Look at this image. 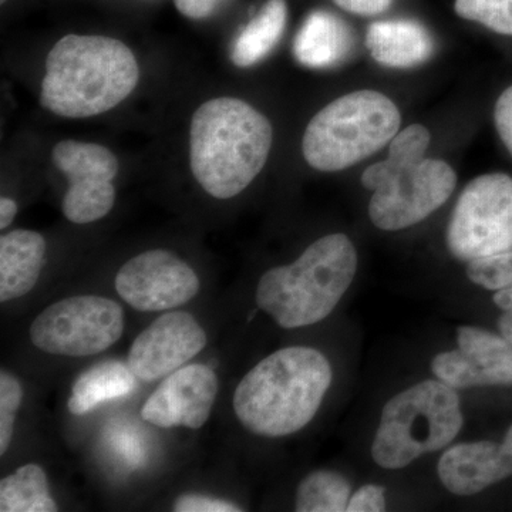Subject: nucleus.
<instances>
[{
  "mask_svg": "<svg viewBox=\"0 0 512 512\" xmlns=\"http://www.w3.org/2000/svg\"><path fill=\"white\" fill-rule=\"evenodd\" d=\"M332 377L328 357L319 350H276L242 377L232 399L234 412L256 436H291L316 416Z\"/></svg>",
  "mask_w": 512,
  "mask_h": 512,
  "instance_id": "f257e3e1",
  "label": "nucleus"
},
{
  "mask_svg": "<svg viewBox=\"0 0 512 512\" xmlns=\"http://www.w3.org/2000/svg\"><path fill=\"white\" fill-rule=\"evenodd\" d=\"M138 80L136 56L120 40L67 35L47 55L40 104L56 116L87 119L123 103Z\"/></svg>",
  "mask_w": 512,
  "mask_h": 512,
  "instance_id": "f03ea898",
  "label": "nucleus"
},
{
  "mask_svg": "<svg viewBox=\"0 0 512 512\" xmlns=\"http://www.w3.org/2000/svg\"><path fill=\"white\" fill-rule=\"evenodd\" d=\"M274 130L247 101L218 97L201 104L190 127L192 175L217 200L237 197L258 177Z\"/></svg>",
  "mask_w": 512,
  "mask_h": 512,
  "instance_id": "7ed1b4c3",
  "label": "nucleus"
},
{
  "mask_svg": "<svg viewBox=\"0 0 512 512\" xmlns=\"http://www.w3.org/2000/svg\"><path fill=\"white\" fill-rule=\"evenodd\" d=\"M430 131L421 124L399 131L390 141L389 156L369 165L362 185L373 195L369 217L383 231H400L426 220L446 204L457 174L443 160L427 158Z\"/></svg>",
  "mask_w": 512,
  "mask_h": 512,
  "instance_id": "20e7f679",
  "label": "nucleus"
},
{
  "mask_svg": "<svg viewBox=\"0 0 512 512\" xmlns=\"http://www.w3.org/2000/svg\"><path fill=\"white\" fill-rule=\"evenodd\" d=\"M357 271V252L343 234L306 248L291 265L269 269L256 286V303L284 329L305 328L328 318Z\"/></svg>",
  "mask_w": 512,
  "mask_h": 512,
  "instance_id": "39448f33",
  "label": "nucleus"
},
{
  "mask_svg": "<svg viewBox=\"0 0 512 512\" xmlns=\"http://www.w3.org/2000/svg\"><path fill=\"white\" fill-rule=\"evenodd\" d=\"M400 124V111L386 94L375 90L345 94L309 121L303 157L323 173L346 170L390 143Z\"/></svg>",
  "mask_w": 512,
  "mask_h": 512,
  "instance_id": "423d86ee",
  "label": "nucleus"
},
{
  "mask_svg": "<svg viewBox=\"0 0 512 512\" xmlns=\"http://www.w3.org/2000/svg\"><path fill=\"white\" fill-rule=\"evenodd\" d=\"M463 424L456 389L441 380H424L383 407L372 444L373 460L386 470H400L424 454L446 448Z\"/></svg>",
  "mask_w": 512,
  "mask_h": 512,
  "instance_id": "0eeeda50",
  "label": "nucleus"
},
{
  "mask_svg": "<svg viewBox=\"0 0 512 512\" xmlns=\"http://www.w3.org/2000/svg\"><path fill=\"white\" fill-rule=\"evenodd\" d=\"M448 251L464 262L512 249V177L480 175L461 192L447 227Z\"/></svg>",
  "mask_w": 512,
  "mask_h": 512,
  "instance_id": "6e6552de",
  "label": "nucleus"
},
{
  "mask_svg": "<svg viewBox=\"0 0 512 512\" xmlns=\"http://www.w3.org/2000/svg\"><path fill=\"white\" fill-rule=\"evenodd\" d=\"M124 313L119 303L96 295L72 296L47 306L33 320L30 340L55 356H96L119 342Z\"/></svg>",
  "mask_w": 512,
  "mask_h": 512,
  "instance_id": "1a4fd4ad",
  "label": "nucleus"
},
{
  "mask_svg": "<svg viewBox=\"0 0 512 512\" xmlns=\"http://www.w3.org/2000/svg\"><path fill=\"white\" fill-rule=\"evenodd\" d=\"M52 161L69 180L62 202L67 220L90 224L110 214L116 202L113 180L119 173V161L109 148L64 140L53 148Z\"/></svg>",
  "mask_w": 512,
  "mask_h": 512,
  "instance_id": "9d476101",
  "label": "nucleus"
},
{
  "mask_svg": "<svg viewBox=\"0 0 512 512\" xmlns=\"http://www.w3.org/2000/svg\"><path fill=\"white\" fill-rule=\"evenodd\" d=\"M200 286L194 269L165 249L134 256L116 276L120 298L140 312H165L185 305L197 296Z\"/></svg>",
  "mask_w": 512,
  "mask_h": 512,
  "instance_id": "9b49d317",
  "label": "nucleus"
},
{
  "mask_svg": "<svg viewBox=\"0 0 512 512\" xmlns=\"http://www.w3.org/2000/svg\"><path fill=\"white\" fill-rule=\"evenodd\" d=\"M207 342V333L191 313H163L134 339L128 366L141 382H156L200 355Z\"/></svg>",
  "mask_w": 512,
  "mask_h": 512,
  "instance_id": "f8f14e48",
  "label": "nucleus"
},
{
  "mask_svg": "<svg viewBox=\"0 0 512 512\" xmlns=\"http://www.w3.org/2000/svg\"><path fill=\"white\" fill-rule=\"evenodd\" d=\"M458 349L434 357L431 369L453 389L511 386L512 343L503 335L474 326L457 329Z\"/></svg>",
  "mask_w": 512,
  "mask_h": 512,
  "instance_id": "ddd939ff",
  "label": "nucleus"
},
{
  "mask_svg": "<svg viewBox=\"0 0 512 512\" xmlns=\"http://www.w3.org/2000/svg\"><path fill=\"white\" fill-rule=\"evenodd\" d=\"M220 382L210 366L185 365L165 377L148 397L141 416L160 429L198 430L210 419Z\"/></svg>",
  "mask_w": 512,
  "mask_h": 512,
  "instance_id": "4468645a",
  "label": "nucleus"
},
{
  "mask_svg": "<svg viewBox=\"0 0 512 512\" xmlns=\"http://www.w3.org/2000/svg\"><path fill=\"white\" fill-rule=\"evenodd\" d=\"M450 493L474 495L512 476V426L501 444L494 441L461 443L444 451L437 466Z\"/></svg>",
  "mask_w": 512,
  "mask_h": 512,
  "instance_id": "2eb2a0df",
  "label": "nucleus"
},
{
  "mask_svg": "<svg viewBox=\"0 0 512 512\" xmlns=\"http://www.w3.org/2000/svg\"><path fill=\"white\" fill-rule=\"evenodd\" d=\"M366 47L377 63L393 69L419 66L434 52L429 30L410 19L372 23L366 33Z\"/></svg>",
  "mask_w": 512,
  "mask_h": 512,
  "instance_id": "dca6fc26",
  "label": "nucleus"
},
{
  "mask_svg": "<svg viewBox=\"0 0 512 512\" xmlns=\"http://www.w3.org/2000/svg\"><path fill=\"white\" fill-rule=\"evenodd\" d=\"M46 241L29 229L0 238V302L28 295L35 288L45 264Z\"/></svg>",
  "mask_w": 512,
  "mask_h": 512,
  "instance_id": "f3484780",
  "label": "nucleus"
},
{
  "mask_svg": "<svg viewBox=\"0 0 512 512\" xmlns=\"http://www.w3.org/2000/svg\"><path fill=\"white\" fill-rule=\"evenodd\" d=\"M353 33L338 16L315 10L303 20L293 42V56L311 69H329L348 59Z\"/></svg>",
  "mask_w": 512,
  "mask_h": 512,
  "instance_id": "a211bd4d",
  "label": "nucleus"
},
{
  "mask_svg": "<svg viewBox=\"0 0 512 512\" xmlns=\"http://www.w3.org/2000/svg\"><path fill=\"white\" fill-rule=\"evenodd\" d=\"M136 379L130 366L119 360H107L94 365L74 382L67 403L69 412L74 416H83L100 404L127 396L136 387Z\"/></svg>",
  "mask_w": 512,
  "mask_h": 512,
  "instance_id": "6ab92c4d",
  "label": "nucleus"
},
{
  "mask_svg": "<svg viewBox=\"0 0 512 512\" xmlns=\"http://www.w3.org/2000/svg\"><path fill=\"white\" fill-rule=\"evenodd\" d=\"M286 22V0H268L235 39L231 49L232 63L245 69L262 62L282 39Z\"/></svg>",
  "mask_w": 512,
  "mask_h": 512,
  "instance_id": "aec40b11",
  "label": "nucleus"
},
{
  "mask_svg": "<svg viewBox=\"0 0 512 512\" xmlns=\"http://www.w3.org/2000/svg\"><path fill=\"white\" fill-rule=\"evenodd\" d=\"M45 470L26 464L0 481V511L56 512Z\"/></svg>",
  "mask_w": 512,
  "mask_h": 512,
  "instance_id": "412c9836",
  "label": "nucleus"
},
{
  "mask_svg": "<svg viewBox=\"0 0 512 512\" xmlns=\"http://www.w3.org/2000/svg\"><path fill=\"white\" fill-rule=\"evenodd\" d=\"M350 484L342 474L320 470L306 476L296 491L298 512H342L348 510Z\"/></svg>",
  "mask_w": 512,
  "mask_h": 512,
  "instance_id": "4be33fe9",
  "label": "nucleus"
},
{
  "mask_svg": "<svg viewBox=\"0 0 512 512\" xmlns=\"http://www.w3.org/2000/svg\"><path fill=\"white\" fill-rule=\"evenodd\" d=\"M454 9L460 18L512 37V0H456Z\"/></svg>",
  "mask_w": 512,
  "mask_h": 512,
  "instance_id": "5701e85b",
  "label": "nucleus"
},
{
  "mask_svg": "<svg viewBox=\"0 0 512 512\" xmlns=\"http://www.w3.org/2000/svg\"><path fill=\"white\" fill-rule=\"evenodd\" d=\"M467 275L471 282L490 291L512 286V249L503 254L468 262Z\"/></svg>",
  "mask_w": 512,
  "mask_h": 512,
  "instance_id": "b1692460",
  "label": "nucleus"
},
{
  "mask_svg": "<svg viewBox=\"0 0 512 512\" xmlns=\"http://www.w3.org/2000/svg\"><path fill=\"white\" fill-rule=\"evenodd\" d=\"M23 389L18 377L0 372V456L8 451L15 430L16 416L22 404Z\"/></svg>",
  "mask_w": 512,
  "mask_h": 512,
  "instance_id": "393cba45",
  "label": "nucleus"
},
{
  "mask_svg": "<svg viewBox=\"0 0 512 512\" xmlns=\"http://www.w3.org/2000/svg\"><path fill=\"white\" fill-rule=\"evenodd\" d=\"M177 512H238L241 508L237 504L229 503L221 498L208 497L200 494H184L174 503Z\"/></svg>",
  "mask_w": 512,
  "mask_h": 512,
  "instance_id": "a878e982",
  "label": "nucleus"
},
{
  "mask_svg": "<svg viewBox=\"0 0 512 512\" xmlns=\"http://www.w3.org/2000/svg\"><path fill=\"white\" fill-rule=\"evenodd\" d=\"M494 124L501 143L512 157V84L495 101Z\"/></svg>",
  "mask_w": 512,
  "mask_h": 512,
  "instance_id": "bb28decb",
  "label": "nucleus"
},
{
  "mask_svg": "<svg viewBox=\"0 0 512 512\" xmlns=\"http://www.w3.org/2000/svg\"><path fill=\"white\" fill-rule=\"evenodd\" d=\"M386 508L384 488L376 484L363 485L350 497L348 512H380Z\"/></svg>",
  "mask_w": 512,
  "mask_h": 512,
  "instance_id": "cd10ccee",
  "label": "nucleus"
},
{
  "mask_svg": "<svg viewBox=\"0 0 512 512\" xmlns=\"http://www.w3.org/2000/svg\"><path fill=\"white\" fill-rule=\"evenodd\" d=\"M224 0H174L175 8L185 18L201 20L210 18Z\"/></svg>",
  "mask_w": 512,
  "mask_h": 512,
  "instance_id": "c85d7f7f",
  "label": "nucleus"
},
{
  "mask_svg": "<svg viewBox=\"0 0 512 512\" xmlns=\"http://www.w3.org/2000/svg\"><path fill=\"white\" fill-rule=\"evenodd\" d=\"M339 8L357 16H376L386 12L393 0H333Z\"/></svg>",
  "mask_w": 512,
  "mask_h": 512,
  "instance_id": "c756f323",
  "label": "nucleus"
},
{
  "mask_svg": "<svg viewBox=\"0 0 512 512\" xmlns=\"http://www.w3.org/2000/svg\"><path fill=\"white\" fill-rule=\"evenodd\" d=\"M494 302L498 308L504 311V315L498 319L501 335L512 343V286L500 289L495 293Z\"/></svg>",
  "mask_w": 512,
  "mask_h": 512,
  "instance_id": "7c9ffc66",
  "label": "nucleus"
},
{
  "mask_svg": "<svg viewBox=\"0 0 512 512\" xmlns=\"http://www.w3.org/2000/svg\"><path fill=\"white\" fill-rule=\"evenodd\" d=\"M18 214V204L10 198H0V228L6 229Z\"/></svg>",
  "mask_w": 512,
  "mask_h": 512,
  "instance_id": "2f4dec72",
  "label": "nucleus"
},
{
  "mask_svg": "<svg viewBox=\"0 0 512 512\" xmlns=\"http://www.w3.org/2000/svg\"><path fill=\"white\" fill-rule=\"evenodd\" d=\"M0 2L5 3V2H6V0H0Z\"/></svg>",
  "mask_w": 512,
  "mask_h": 512,
  "instance_id": "473e14b6",
  "label": "nucleus"
}]
</instances>
